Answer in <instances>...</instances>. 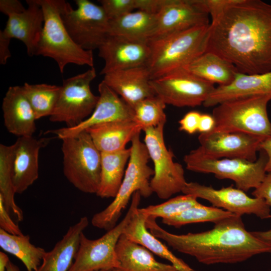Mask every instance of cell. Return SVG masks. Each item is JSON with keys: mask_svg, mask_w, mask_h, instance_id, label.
Listing matches in <instances>:
<instances>
[{"mask_svg": "<svg viewBox=\"0 0 271 271\" xmlns=\"http://www.w3.org/2000/svg\"><path fill=\"white\" fill-rule=\"evenodd\" d=\"M210 22L205 52L240 73L271 71V4L261 0H203Z\"/></svg>", "mask_w": 271, "mask_h": 271, "instance_id": "6da1fadb", "label": "cell"}, {"mask_svg": "<svg viewBox=\"0 0 271 271\" xmlns=\"http://www.w3.org/2000/svg\"><path fill=\"white\" fill-rule=\"evenodd\" d=\"M209 230L176 234L160 227L156 219L148 217L150 232L181 253L206 264L235 263L261 253H271V244L248 231L241 216L233 215L214 223Z\"/></svg>", "mask_w": 271, "mask_h": 271, "instance_id": "7a4b0ae2", "label": "cell"}, {"mask_svg": "<svg viewBox=\"0 0 271 271\" xmlns=\"http://www.w3.org/2000/svg\"><path fill=\"white\" fill-rule=\"evenodd\" d=\"M209 25L152 38L147 64L151 80L183 68L205 52Z\"/></svg>", "mask_w": 271, "mask_h": 271, "instance_id": "3957f363", "label": "cell"}, {"mask_svg": "<svg viewBox=\"0 0 271 271\" xmlns=\"http://www.w3.org/2000/svg\"><path fill=\"white\" fill-rule=\"evenodd\" d=\"M131 143L129 159L116 195L109 205L91 219L92 225L99 229L108 231L117 225L122 211L135 192H139L145 198L153 193L150 181L154 172L148 165L150 158L145 143L140 140V133L134 137Z\"/></svg>", "mask_w": 271, "mask_h": 271, "instance_id": "277c9868", "label": "cell"}, {"mask_svg": "<svg viewBox=\"0 0 271 271\" xmlns=\"http://www.w3.org/2000/svg\"><path fill=\"white\" fill-rule=\"evenodd\" d=\"M43 11L44 24L36 55L53 59L63 73L69 64L93 67V51L86 50L72 40L61 18L67 2L64 0H37Z\"/></svg>", "mask_w": 271, "mask_h": 271, "instance_id": "5b68a950", "label": "cell"}, {"mask_svg": "<svg viewBox=\"0 0 271 271\" xmlns=\"http://www.w3.org/2000/svg\"><path fill=\"white\" fill-rule=\"evenodd\" d=\"M270 94L253 95L224 101L213 108L215 125L212 132H238L265 139L271 137L267 112Z\"/></svg>", "mask_w": 271, "mask_h": 271, "instance_id": "8992f818", "label": "cell"}, {"mask_svg": "<svg viewBox=\"0 0 271 271\" xmlns=\"http://www.w3.org/2000/svg\"><path fill=\"white\" fill-rule=\"evenodd\" d=\"M62 140L64 176L79 191L96 194L100 182L101 153L85 130Z\"/></svg>", "mask_w": 271, "mask_h": 271, "instance_id": "52a82bcc", "label": "cell"}, {"mask_svg": "<svg viewBox=\"0 0 271 271\" xmlns=\"http://www.w3.org/2000/svg\"><path fill=\"white\" fill-rule=\"evenodd\" d=\"M141 195L135 192L125 215L115 227L96 239H90L83 232L78 251L68 271L114 270L119 267L115 248L135 209L140 206Z\"/></svg>", "mask_w": 271, "mask_h": 271, "instance_id": "ba28073f", "label": "cell"}, {"mask_svg": "<svg viewBox=\"0 0 271 271\" xmlns=\"http://www.w3.org/2000/svg\"><path fill=\"white\" fill-rule=\"evenodd\" d=\"M165 124L144 129L145 144L154 164L150 186L153 193L162 199H167L182 192L187 182L184 169L174 161L173 152L168 150L164 138Z\"/></svg>", "mask_w": 271, "mask_h": 271, "instance_id": "9c48e42d", "label": "cell"}, {"mask_svg": "<svg viewBox=\"0 0 271 271\" xmlns=\"http://www.w3.org/2000/svg\"><path fill=\"white\" fill-rule=\"evenodd\" d=\"M261 154L254 162L237 158L209 159L198 156L191 151L184 157L187 169L198 173H211L219 179H230L236 188L247 192L256 188L266 172L267 157Z\"/></svg>", "mask_w": 271, "mask_h": 271, "instance_id": "30bf717a", "label": "cell"}, {"mask_svg": "<svg viewBox=\"0 0 271 271\" xmlns=\"http://www.w3.org/2000/svg\"><path fill=\"white\" fill-rule=\"evenodd\" d=\"M96 76L95 69L91 67L85 72L64 79L50 120L64 122L67 127H72L90 116L99 98L90 88Z\"/></svg>", "mask_w": 271, "mask_h": 271, "instance_id": "8fae6325", "label": "cell"}, {"mask_svg": "<svg viewBox=\"0 0 271 271\" xmlns=\"http://www.w3.org/2000/svg\"><path fill=\"white\" fill-rule=\"evenodd\" d=\"M73 9L67 2L61 14L64 26L82 49H98L108 34L109 20L102 7L88 0H76Z\"/></svg>", "mask_w": 271, "mask_h": 271, "instance_id": "7c38bea8", "label": "cell"}, {"mask_svg": "<svg viewBox=\"0 0 271 271\" xmlns=\"http://www.w3.org/2000/svg\"><path fill=\"white\" fill-rule=\"evenodd\" d=\"M150 83L166 104L179 107L203 104L215 89L214 84L183 68L152 79Z\"/></svg>", "mask_w": 271, "mask_h": 271, "instance_id": "4fadbf2b", "label": "cell"}, {"mask_svg": "<svg viewBox=\"0 0 271 271\" xmlns=\"http://www.w3.org/2000/svg\"><path fill=\"white\" fill-rule=\"evenodd\" d=\"M265 139L238 132H212L200 133V146L191 151L195 155L209 159L237 158L250 162L257 160L256 153Z\"/></svg>", "mask_w": 271, "mask_h": 271, "instance_id": "5bb4252c", "label": "cell"}, {"mask_svg": "<svg viewBox=\"0 0 271 271\" xmlns=\"http://www.w3.org/2000/svg\"><path fill=\"white\" fill-rule=\"evenodd\" d=\"M184 194L192 195L209 201L213 206L235 215L253 214L261 219L271 218L270 207L264 200L250 197L244 191L232 186L215 189L197 182L187 183Z\"/></svg>", "mask_w": 271, "mask_h": 271, "instance_id": "9a60e30c", "label": "cell"}, {"mask_svg": "<svg viewBox=\"0 0 271 271\" xmlns=\"http://www.w3.org/2000/svg\"><path fill=\"white\" fill-rule=\"evenodd\" d=\"M104 65L100 75L120 70L146 66L150 55L148 41L108 35L98 48Z\"/></svg>", "mask_w": 271, "mask_h": 271, "instance_id": "2e32d148", "label": "cell"}, {"mask_svg": "<svg viewBox=\"0 0 271 271\" xmlns=\"http://www.w3.org/2000/svg\"><path fill=\"white\" fill-rule=\"evenodd\" d=\"M210 17L202 0H165L157 14L156 29L151 39L209 25Z\"/></svg>", "mask_w": 271, "mask_h": 271, "instance_id": "e0dca14e", "label": "cell"}, {"mask_svg": "<svg viewBox=\"0 0 271 271\" xmlns=\"http://www.w3.org/2000/svg\"><path fill=\"white\" fill-rule=\"evenodd\" d=\"M99 98L91 114L78 125L47 131L62 139L74 137L94 125L104 122L125 119L134 120L133 109L103 80L98 87Z\"/></svg>", "mask_w": 271, "mask_h": 271, "instance_id": "ac0fdd59", "label": "cell"}, {"mask_svg": "<svg viewBox=\"0 0 271 271\" xmlns=\"http://www.w3.org/2000/svg\"><path fill=\"white\" fill-rule=\"evenodd\" d=\"M50 139L21 137L13 144V185L16 193H23L38 178L40 150Z\"/></svg>", "mask_w": 271, "mask_h": 271, "instance_id": "d6986e66", "label": "cell"}, {"mask_svg": "<svg viewBox=\"0 0 271 271\" xmlns=\"http://www.w3.org/2000/svg\"><path fill=\"white\" fill-rule=\"evenodd\" d=\"M28 8L20 13L9 15L3 33L17 39L25 45L29 56L36 55L44 24L42 9L37 0H27Z\"/></svg>", "mask_w": 271, "mask_h": 271, "instance_id": "ffe728a7", "label": "cell"}, {"mask_svg": "<svg viewBox=\"0 0 271 271\" xmlns=\"http://www.w3.org/2000/svg\"><path fill=\"white\" fill-rule=\"evenodd\" d=\"M146 66L111 72L103 81L133 109L141 100L155 96Z\"/></svg>", "mask_w": 271, "mask_h": 271, "instance_id": "44dd1931", "label": "cell"}, {"mask_svg": "<svg viewBox=\"0 0 271 271\" xmlns=\"http://www.w3.org/2000/svg\"><path fill=\"white\" fill-rule=\"evenodd\" d=\"M4 124L18 137L33 136L36 130V116L22 86L9 87L2 102Z\"/></svg>", "mask_w": 271, "mask_h": 271, "instance_id": "7402d4cb", "label": "cell"}, {"mask_svg": "<svg viewBox=\"0 0 271 271\" xmlns=\"http://www.w3.org/2000/svg\"><path fill=\"white\" fill-rule=\"evenodd\" d=\"M264 94L271 95V71L258 74L237 72L230 84L215 87L203 105L213 107L235 98Z\"/></svg>", "mask_w": 271, "mask_h": 271, "instance_id": "603a6c76", "label": "cell"}, {"mask_svg": "<svg viewBox=\"0 0 271 271\" xmlns=\"http://www.w3.org/2000/svg\"><path fill=\"white\" fill-rule=\"evenodd\" d=\"M142 130L134 120L125 119L98 124L85 131L101 153H113L125 149L126 145Z\"/></svg>", "mask_w": 271, "mask_h": 271, "instance_id": "cb8c5ba5", "label": "cell"}, {"mask_svg": "<svg viewBox=\"0 0 271 271\" xmlns=\"http://www.w3.org/2000/svg\"><path fill=\"white\" fill-rule=\"evenodd\" d=\"M88 224V218L83 216L70 226L53 248L46 252L42 263L36 271H68L78 251L81 235Z\"/></svg>", "mask_w": 271, "mask_h": 271, "instance_id": "d4e9b609", "label": "cell"}, {"mask_svg": "<svg viewBox=\"0 0 271 271\" xmlns=\"http://www.w3.org/2000/svg\"><path fill=\"white\" fill-rule=\"evenodd\" d=\"M148 216L139 207L134 210L123 234L129 240L145 247L151 252L169 261L181 271H197L191 268L182 259L175 256L159 238L148 231L146 226Z\"/></svg>", "mask_w": 271, "mask_h": 271, "instance_id": "484cf974", "label": "cell"}, {"mask_svg": "<svg viewBox=\"0 0 271 271\" xmlns=\"http://www.w3.org/2000/svg\"><path fill=\"white\" fill-rule=\"evenodd\" d=\"M115 251L119 265L113 271H181L172 264L157 261L152 252L123 234Z\"/></svg>", "mask_w": 271, "mask_h": 271, "instance_id": "4316f807", "label": "cell"}, {"mask_svg": "<svg viewBox=\"0 0 271 271\" xmlns=\"http://www.w3.org/2000/svg\"><path fill=\"white\" fill-rule=\"evenodd\" d=\"M183 68L218 86L230 84L239 72L230 62L210 52H204Z\"/></svg>", "mask_w": 271, "mask_h": 271, "instance_id": "83f0119b", "label": "cell"}, {"mask_svg": "<svg viewBox=\"0 0 271 271\" xmlns=\"http://www.w3.org/2000/svg\"><path fill=\"white\" fill-rule=\"evenodd\" d=\"M156 24L157 14L137 10L109 20L108 34L148 41L154 34Z\"/></svg>", "mask_w": 271, "mask_h": 271, "instance_id": "f1b7e54d", "label": "cell"}, {"mask_svg": "<svg viewBox=\"0 0 271 271\" xmlns=\"http://www.w3.org/2000/svg\"><path fill=\"white\" fill-rule=\"evenodd\" d=\"M130 148L113 153H101L100 182L96 194L101 198H114L121 184Z\"/></svg>", "mask_w": 271, "mask_h": 271, "instance_id": "f546056e", "label": "cell"}, {"mask_svg": "<svg viewBox=\"0 0 271 271\" xmlns=\"http://www.w3.org/2000/svg\"><path fill=\"white\" fill-rule=\"evenodd\" d=\"M30 240L28 235H13L0 229L2 249L19 258L28 271H36L46 252L43 248L32 244Z\"/></svg>", "mask_w": 271, "mask_h": 271, "instance_id": "4dcf8cb0", "label": "cell"}, {"mask_svg": "<svg viewBox=\"0 0 271 271\" xmlns=\"http://www.w3.org/2000/svg\"><path fill=\"white\" fill-rule=\"evenodd\" d=\"M22 87L36 119L50 116L52 114L59 96L61 86L46 83L30 84L26 82Z\"/></svg>", "mask_w": 271, "mask_h": 271, "instance_id": "1f68e13d", "label": "cell"}, {"mask_svg": "<svg viewBox=\"0 0 271 271\" xmlns=\"http://www.w3.org/2000/svg\"><path fill=\"white\" fill-rule=\"evenodd\" d=\"M14 146L0 145V196L2 197L6 208L16 215L19 221L23 220V212L16 204L13 185Z\"/></svg>", "mask_w": 271, "mask_h": 271, "instance_id": "d6a6232c", "label": "cell"}, {"mask_svg": "<svg viewBox=\"0 0 271 271\" xmlns=\"http://www.w3.org/2000/svg\"><path fill=\"white\" fill-rule=\"evenodd\" d=\"M235 215L214 206L199 204L189 208L172 217L162 219V223L176 228L194 223L211 222L214 223Z\"/></svg>", "mask_w": 271, "mask_h": 271, "instance_id": "836d02e7", "label": "cell"}, {"mask_svg": "<svg viewBox=\"0 0 271 271\" xmlns=\"http://www.w3.org/2000/svg\"><path fill=\"white\" fill-rule=\"evenodd\" d=\"M165 103L158 96L146 98L138 102L133 108L134 120L143 130L165 124Z\"/></svg>", "mask_w": 271, "mask_h": 271, "instance_id": "e575fe53", "label": "cell"}, {"mask_svg": "<svg viewBox=\"0 0 271 271\" xmlns=\"http://www.w3.org/2000/svg\"><path fill=\"white\" fill-rule=\"evenodd\" d=\"M197 199L194 195L184 194L174 197L161 204L140 208V210L148 217L156 219L157 218H168L199 204Z\"/></svg>", "mask_w": 271, "mask_h": 271, "instance_id": "d590c367", "label": "cell"}, {"mask_svg": "<svg viewBox=\"0 0 271 271\" xmlns=\"http://www.w3.org/2000/svg\"><path fill=\"white\" fill-rule=\"evenodd\" d=\"M99 2L109 20L136 10V0H100Z\"/></svg>", "mask_w": 271, "mask_h": 271, "instance_id": "8d00e7d4", "label": "cell"}, {"mask_svg": "<svg viewBox=\"0 0 271 271\" xmlns=\"http://www.w3.org/2000/svg\"><path fill=\"white\" fill-rule=\"evenodd\" d=\"M0 227L7 232L17 235H23L19 226L11 219L4 205L3 199L0 196Z\"/></svg>", "mask_w": 271, "mask_h": 271, "instance_id": "74e56055", "label": "cell"}, {"mask_svg": "<svg viewBox=\"0 0 271 271\" xmlns=\"http://www.w3.org/2000/svg\"><path fill=\"white\" fill-rule=\"evenodd\" d=\"M201 114L196 111L187 113L179 121V129L192 134L198 131Z\"/></svg>", "mask_w": 271, "mask_h": 271, "instance_id": "f35d334b", "label": "cell"}, {"mask_svg": "<svg viewBox=\"0 0 271 271\" xmlns=\"http://www.w3.org/2000/svg\"><path fill=\"white\" fill-rule=\"evenodd\" d=\"M254 197L264 200L271 207V172L266 173L260 184L252 193Z\"/></svg>", "mask_w": 271, "mask_h": 271, "instance_id": "ab89813d", "label": "cell"}, {"mask_svg": "<svg viewBox=\"0 0 271 271\" xmlns=\"http://www.w3.org/2000/svg\"><path fill=\"white\" fill-rule=\"evenodd\" d=\"M165 1V0H136V10L157 14Z\"/></svg>", "mask_w": 271, "mask_h": 271, "instance_id": "60d3db41", "label": "cell"}, {"mask_svg": "<svg viewBox=\"0 0 271 271\" xmlns=\"http://www.w3.org/2000/svg\"><path fill=\"white\" fill-rule=\"evenodd\" d=\"M25 10V8L20 1H0V11L8 16L13 13L22 12Z\"/></svg>", "mask_w": 271, "mask_h": 271, "instance_id": "b9f144b4", "label": "cell"}, {"mask_svg": "<svg viewBox=\"0 0 271 271\" xmlns=\"http://www.w3.org/2000/svg\"><path fill=\"white\" fill-rule=\"evenodd\" d=\"M11 39L5 36L0 30V64L5 65L11 57L9 46Z\"/></svg>", "mask_w": 271, "mask_h": 271, "instance_id": "7bdbcfd3", "label": "cell"}, {"mask_svg": "<svg viewBox=\"0 0 271 271\" xmlns=\"http://www.w3.org/2000/svg\"><path fill=\"white\" fill-rule=\"evenodd\" d=\"M215 125V120L212 115L208 114H201L198 131L200 133H207L211 131Z\"/></svg>", "mask_w": 271, "mask_h": 271, "instance_id": "ee69618b", "label": "cell"}, {"mask_svg": "<svg viewBox=\"0 0 271 271\" xmlns=\"http://www.w3.org/2000/svg\"><path fill=\"white\" fill-rule=\"evenodd\" d=\"M259 151H263L267 157L265 167L266 173L271 172V137L264 140L259 146Z\"/></svg>", "mask_w": 271, "mask_h": 271, "instance_id": "f6af8a7d", "label": "cell"}, {"mask_svg": "<svg viewBox=\"0 0 271 271\" xmlns=\"http://www.w3.org/2000/svg\"><path fill=\"white\" fill-rule=\"evenodd\" d=\"M252 233L258 238L271 244V229L265 231H254Z\"/></svg>", "mask_w": 271, "mask_h": 271, "instance_id": "bcb514c9", "label": "cell"}, {"mask_svg": "<svg viewBox=\"0 0 271 271\" xmlns=\"http://www.w3.org/2000/svg\"><path fill=\"white\" fill-rule=\"evenodd\" d=\"M10 261L8 255L3 252H0V271H6L7 265Z\"/></svg>", "mask_w": 271, "mask_h": 271, "instance_id": "7dc6e473", "label": "cell"}, {"mask_svg": "<svg viewBox=\"0 0 271 271\" xmlns=\"http://www.w3.org/2000/svg\"><path fill=\"white\" fill-rule=\"evenodd\" d=\"M6 271H20V269L16 264L10 260L7 265Z\"/></svg>", "mask_w": 271, "mask_h": 271, "instance_id": "c3c4849f", "label": "cell"}, {"mask_svg": "<svg viewBox=\"0 0 271 271\" xmlns=\"http://www.w3.org/2000/svg\"><path fill=\"white\" fill-rule=\"evenodd\" d=\"M98 271H113V270H98Z\"/></svg>", "mask_w": 271, "mask_h": 271, "instance_id": "681fc988", "label": "cell"}]
</instances>
